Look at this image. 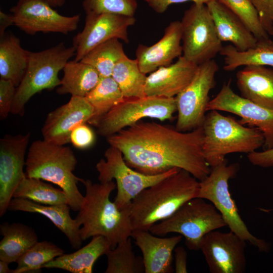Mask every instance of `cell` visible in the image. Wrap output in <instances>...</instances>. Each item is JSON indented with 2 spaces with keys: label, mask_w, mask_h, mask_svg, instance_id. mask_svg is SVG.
<instances>
[{
  "label": "cell",
  "mask_w": 273,
  "mask_h": 273,
  "mask_svg": "<svg viewBox=\"0 0 273 273\" xmlns=\"http://www.w3.org/2000/svg\"><path fill=\"white\" fill-rule=\"evenodd\" d=\"M272 36H273V35H272ZM272 45H273V40H272Z\"/></svg>",
  "instance_id": "7dc6e473"
},
{
  "label": "cell",
  "mask_w": 273,
  "mask_h": 273,
  "mask_svg": "<svg viewBox=\"0 0 273 273\" xmlns=\"http://www.w3.org/2000/svg\"><path fill=\"white\" fill-rule=\"evenodd\" d=\"M82 8L85 14L110 13L134 16L138 0H83Z\"/></svg>",
  "instance_id": "8d00e7d4"
},
{
  "label": "cell",
  "mask_w": 273,
  "mask_h": 273,
  "mask_svg": "<svg viewBox=\"0 0 273 273\" xmlns=\"http://www.w3.org/2000/svg\"><path fill=\"white\" fill-rule=\"evenodd\" d=\"M131 238L117 244L106 255L107 257L106 273L145 272L143 258L135 255Z\"/></svg>",
  "instance_id": "e575fe53"
},
{
  "label": "cell",
  "mask_w": 273,
  "mask_h": 273,
  "mask_svg": "<svg viewBox=\"0 0 273 273\" xmlns=\"http://www.w3.org/2000/svg\"><path fill=\"white\" fill-rule=\"evenodd\" d=\"M85 98L93 108V115L88 123L96 126L100 120L125 98L118 84L110 76L101 77Z\"/></svg>",
  "instance_id": "f546056e"
},
{
  "label": "cell",
  "mask_w": 273,
  "mask_h": 273,
  "mask_svg": "<svg viewBox=\"0 0 273 273\" xmlns=\"http://www.w3.org/2000/svg\"><path fill=\"white\" fill-rule=\"evenodd\" d=\"M183 56L199 65L213 59L223 46L206 4L194 3L180 21Z\"/></svg>",
  "instance_id": "30bf717a"
},
{
  "label": "cell",
  "mask_w": 273,
  "mask_h": 273,
  "mask_svg": "<svg viewBox=\"0 0 273 273\" xmlns=\"http://www.w3.org/2000/svg\"><path fill=\"white\" fill-rule=\"evenodd\" d=\"M53 8L60 7L64 5L65 0H47Z\"/></svg>",
  "instance_id": "bcb514c9"
},
{
  "label": "cell",
  "mask_w": 273,
  "mask_h": 273,
  "mask_svg": "<svg viewBox=\"0 0 273 273\" xmlns=\"http://www.w3.org/2000/svg\"><path fill=\"white\" fill-rule=\"evenodd\" d=\"M216 110L235 114L239 122L255 127L264 135V150L273 148V110L262 107L235 93L231 80L223 84L216 96L210 100L207 111Z\"/></svg>",
  "instance_id": "5bb4252c"
},
{
  "label": "cell",
  "mask_w": 273,
  "mask_h": 273,
  "mask_svg": "<svg viewBox=\"0 0 273 273\" xmlns=\"http://www.w3.org/2000/svg\"><path fill=\"white\" fill-rule=\"evenodd\" d=\"M64 254V250L51 242H37L17 261L13 273L41 272L47 263Z\"/></svg>",
  "instance_id": "836d02e7"
},
{
  "label": "cell",
  "mask_w": 273,
  "mask_h": 273,
  "mask_svg": "<svg viewBox=\"0 0 273 273\" xmlns=\"http://www.w3.org/2000/svg\"><path fill=\"white\" fill-rule=\"evenodd\" d=\"M174 271L176 273H187V253L183 246H177L174 249Z\"/></svg>",
  "instance_id": "7bdbcfd3"
},
{
  "label": "cell",
  "mask_w": 273,
  "mask_h": 273,
  "mask_svg": "<svg viewBox=\"0 0 273 273\" xmlns=\"http://www.w3.org/2000/svg\"><path fill=\"white\" fill-rule=\"evenodd\" d=\"M181 42L180 21H174L165 28L163 36L155 44L151 46L139 44L135 59L141 71L146 74L170 65L174 59L183 55Z\"/></svg>",
  "instance_id": "d6986e66"
},
{
  "label": "cell",
  "mask_w": 273,
  "mask_h": 273,
  "mask_svg": "<svg viewBox=\"0 0 273 273\" xmlns=\"http://www.w3.org/2000/svg\"><path fill=\"white\" fill-rule=\"evenodd\" d=\"M247 158L253 165L261 167L273 166V148L262 151H254L248 154Z\"/></svg>",
  "instance_id": "b9f144b4"
},
{
  "label": "cell",
  "mask_w": 273,
  "mask_h": 273,
  "mask_svg": "<svg viewBox=\"0 0 273 273\" xmlns=\"http://www.w3.org/2000/svg\"><path fill=\"white\" fill-rule=\"evenodd\" d=\"M218 70V66L214 59L199 65L191 82L175 97L177 130L189 131L202 125L210 101L209 94L215 85Z\"/></svg>",
  "instance_id": "7c38bea8"
},
{
  "label": "cell",
  "mask_w": 273,
  "mask_h": 273,
  "mask_svg": "<svg viewBox=\"0 0 273 273\" xmlns=\"http://www.w3.org/2000/svg\"><path fill=\"white\" fill-rule=\"evenodd\" d=\"M77 163L70 147L38 140L33 142L28 149L25 172L27 177L39 178L59 187L65 192L71 209L78 211L84 196L77 187L83 179L73 173Z\"/></svg>",
  "instance_id": "277c9868"
},
{
  "label": "cell",
  "mask_w": 273,
  "mask_h": 273,
  "mask_svg": "<svg viewBox=\"0 0 273 273\" xmlns=\"http://www.w3.org/2000/svg\"><path fill=\"white\" fill-rule=\"evenodd\" d=\"M260 23L269 35H273V0H250Z\"/></svg>",
  "instance_id": "f35d334b"
},
{
  "label": "cell",
  "mask_w": 273,
  "mask_h": 273,
  "mask_svg": "<svg viewBox=\"0 0 273 273\" xmlns=\"http://www.w3.org/2000/svg\"><path fill=\"white\" fill-rule=\"evenodd\" d=\"M119 40L112 38L97 46L80 61L93 66L101 77L111 76L116 64L126 55Z\"/></svg>",
  "instance_id": "d6a6232c"
},
{
  "label": "cell",
  "mask_w": 273,
  "mask_h": 273,
  "mask_svg": "<svg viewBox=\"0 0 273 273\" xmlns=\"http://www.w3.org/2000/svg\"><path fill=\"white\" fill-rule=\"evenodd\" d=\"M17 87L9 80L0 79V118L6 119L11 113Z\"/></svg>",
  "instance_id": "74e56055"
},
{
  "label": "cell",
  "mask_w": 273,
  "mask_h": 273,
  "mask_svg": "<svg viewBox=\"0 0 273 273\" xmlns=\"http://www.w3.org/2000/svg\"><path fill=\"white\" fill-rule=\"evenodd\" d=\"M85 194L82 205L75 218L80 226L81 239L102 236L110 242L111 249L131 237L133 231L130 218V208L119 209L110 199L116 184H93L83 179Z\"/></svg>",
  "instance_id": "3957f363"
},
{
  "label": "cell",
  "mask_w": 273,
  "mask_h": 273,
  "mask_svg": "<svg viewBox=\"0 0 273 273\" xmlns=\"http://www.w3.org/2000/svg\"><path fill=\"white\" fill-rule=\"evenodd\" d=\"M118 84L124 98L143 97L146 74L143 73L136 59H131L125 55L115 65L112 76Z\"/></svg>",
  "instance_id": "4dcf8cb0"
},
{
  "label": "cell",
  "mask_w": 273,
  "mask_h": 273,
  "mask_svg": "<svg viewBox=\"0 0 273 273\" xmlns=\"http://www.w3.org/2000/svg\"><path fill=\"white\" fill-rule=\"evenodd\" d=\"M106 140L122 152L129 166L145 174H159L176 168L201 181L211 171L203 155L202 126L184 132L167 125L139 121Z\"/></svg>",
  "instance_id": "6da1fadb"
},
{
  "label": "cell",
  "mask_w": 273,
  "mask_h": 273,
  "mask_svg": "<svg viewBox=\"0 0 273 273\" xmlns=\"http://www.w3.org/2000/svg\"><path fill=\"white\" fill-rule=\"evenodd\" d=\"M93 108L84 97L71 96L66 104L50 112L41 128L43 140L57 145L70 143V134L77 126L88 123Z\"/></svg>",
  "instance_id": "ac0fdd59"
},
{
  "label": "cell",
  "mask_w": 273,
  "mask_h": 273,
  "mask_svg": "<svg viewBox=\"0 0 273 273\" xmlns=\"http://www.w3.org/2000/svg\"><path fill=\"white\" fill-rule=\"evenodd\" d=\"M14 25L13 16L11 14H6L0 11V37H2L6 33V29Z\"/></svg>",
  "instance_id": "ee69618b"
},
{
  "label": "cell",
  "mask_w": 273,
  "mask_h": 273,
  "mask_svg": "<svg viewBox=\"0 0 273 273\" xmlns=\"http://www.w3.org/2000/svg\"><path fill=\"white\" fill-rule=\"evenodd\" d=\"M9 263L0 260V273H13V269L9 267Z\"/></svg>",
  "instance_id": "f6af8a7d"
},
{
  "label": "cell",
  "mask_w": 273,
  "mask_h": 273,
  "mask_svg": "<svg viewBox=\"0 0 273 273\" xmlns=\"http://www.w3.org/2000/svg\"><path fill=\"white\" fill-rule=\"evenodd\" d=\"M213 1H218L224 3L223 0H144L154 11L159 14L163 13L171 5L174 4L191 1L195 4L206 5L207 3Z\"/></svg>",
  "instance_id": "60d3db41"
},
{
  "label": "cell",
  "mask_w": 273,
  "mask_h": 273,
  "mask_svg": "<svg viewBox=\"0 0 273 273\" xmlns=\"http://www.w3.org/2000/svg\"><path fill=\"white\" fill-rule=\"evenodd\" d=\"M111 249L109 241L102 236L92 237L84 247L70 254H63L46 263L43 268H55L72 273H92L96 261Z\"/></svg>",
  "instance_id": "d4e9b609"
},
{
  "label": "cell",
  "mask_w": 273,
  "mask_h": 273,
  "mask_svg": "<svg viewBox=\"0 0 273 273\" xmlns=\"http://www.w3.org/2000/svg\"><path fill=\"white\" fill-rule=\"evenodd\" d=\"M136 21L134 16L110 13L86 14L82 30L73 37L76 49L74 60L80 61L97 46L112 38L129 42L128 28Z\"/></svg>",
  "instance_id": "2e32d148"
},
{
  "label": "cell",
  "mask_w": 273,
  "mask_h": 273,
  "mask_svg": "<svg viewBox=\"0 0 273 273\" xmlns=\"http://www.w3.org/2000/svg\"><path fill=\"white\" fill-rule=\"evenodd\" d=\"M225 226L222 215L211 203L196 197L186 202L169 217L154 224L149 231L158 236L169 233L180 235L188 249L198 251L205 235Z\"/></svg>",
  "instance_id": "52a82bcc"
},
{
  "label": "cell",
  "mask_w": 273,
  "mask_h": 273,
  "mask_svg": "<svg viewBox=\"0 0 273 273\" xmlns=\"http://www.w3.org/2000/svg\"><path fill=\"white\" fill-rule=\"evenodd\" d=\"M104 157L96 165L98 179L100 183L115 180L117 192L114 202L120 210L129 208L133 199L143 190L179 169L174 168L157 175L143 174L129 166L122 152L111 146L105 152Z\"/></svg>",
  "instance_id": "9c48e42d"
},
{
  "label": "cell",
  "mask_w": 273,
  "mask_h": 273,
  "mask_svg": "<svg viewBox=\"0 0 273 273\" xmlns=\"http://www.w3.org/2000/svg\"><path fill=\"white\" fill-rule=\"evenodd\" d=\"M64 75L56 92L59 95L85 97L97 85L101 76L91 65L74 60L68 61L63 69Z\"/></svg>",
  "instance_id": "83f0119b"
},
{
  "label": "cell",
  "mask_w": 273,
  "mask_h": 273,
  "mask_svg": "<svg viewBox=\"0 0 273 273\" xmlns=\"http://www.w3.org/2000/svg\"><path fill=\"white\" fill-rule=\"evenodd\" d=\"M199 189L198 179L189 172L179 169L144 189L130 205L133 231H149L154 224L169 217L186 202L197 197Z\"/></svg>",
  "instance_id": "7a4b0ae2"
},
{
  "label": "cell",
  "mask_w": 273,
  "mask_h": 273,
  "mask_svg": "<svg viewBox=\"0 0 273 273\" xmlns=\"http://www.w3.org/2000/svg\"><path fill=\"white\" fill-rule=\"evenodd\" d=\"M70 143L79 149H85L94 144L95 136L93 130L86 123L75 127L70 134Z\"/></svg>",
  "instance_id": "ab89813d"
},
{
  "label": "cell",
  "mask_w": 273,
  "mask_h": 273,
  "mask_svg": "<svg viewBox=\"0 0 273 273\" xmlns=\"http://www.w3.org/2000/svg\"><path fill=\"white\" fill-rule=\"evenodd\" d=\"M219 54L223 57V69L226 71L248 65L273 67V45L270 38L258 40L255 47L244 51L228 44L223 47Z\"/></svg>",
  "instance_id": "f1b7e54d"
},
{
  "label": "cell",
  "mask_w": 273,
  "mask_h": 273,
  "mask_svg": "<svg viewBox=\"0 0 273 273\" xmlns=\"http://www.w3.org/2000/svg\"><path fill=\"white\" fill-rule=\"evenodd\" d=\"M241 96L262 107L273 110V68L245 66L236 74Z\"/></svg>",
  "instance_id": "cb8c5ba5"
},
{
  "label": "cell",
  "mask_w": 273,
  "mask_h": 273,
  "mask_svg": "<svg viewBox=\"0 0 273 273\" xmlns=\"http://www.w3.org/2000/svg\"><path fill=\"white\" fill-rule=\"evenodd\" d=\"M76 55V49L61 42L37 52H30L28 67L17 87L11 113L23 116L26 103L36 94L61 84L59 73Z\"/></svg>",
  "instance_id": "8992f818"
},
{
  "label": "cell",
  "mask_w": 273,
  "mask_h": 273,
  "mask_svg": "<svg viewBox=\"0 0 273 273\" xmlns=\"http://www.w3.org/2000/svg\"><path fill=\"white\" fill-rule=\"evenodd\" d=\"M239 168L238 163L228 164L225 160L211 168L209 174L200 181L197 197L211 202L219 212L230 231L260 251H267L269 245L253 236L241 217L235 201L229 189V181L234 178Z\"/></svg>",
  "instance_id": "ba28073f"
},
{
  "label": "cell",
  "mask_w": 273,
  "mask_h": 273,
  "mask_svg": "<svg viewBox=\"0 0 273 273\" xmlns=\"http://www.w3.org/2000/svg\"><path fill=\"white\" fill-rule=\"evenodd\" d=\"M202 126L203 155L211 168L223 162L228 154H248L264 145V135L258 129L245 126L218 111H208Z\"/></svg>",
  "instance_id": "5b68a950"
},
{
  "label": "cell",
  "mask_w": 273,
  "mask_h": 273,
  "mask_svg": "<svg viewBox=\"0 0 273 273\" xmlns=\"http://www.w3.org/2000/svg\"><path fill=\"white\" fill-rule=\"evenodd\" d=\"M131 237L141 250L145 273H170L173 251L181 241L180 235L167 238L155 235L150 231L133 230Z\"/></svg>",
  "instance_id": "44dd1931"
},
{
  "label": "cell",
  "mask_w": 273,
  "mask_h": 273,
  "mask_svg": "<svg viewBox=\"0 0 273 273\" xmlns=\"http://www.w3.org/2000/svg\"><path fill=\"white\" fill-rule=\"evenodd\" d=\"M220 40L231 42L238 50L255 47L258 40L244 22L224 3L211 1L206 4Z\"/></svg>",
  "instance_id": "7402d4cb"
},
{
  "label": "cell",
  "mask_w": 273,
  "mask_h": 273,
  "mask_svg": "<svg viewBox=\"0 0 273 273\" xmlns=\"http://www.w3.org/2000/svg\"><path fill=\"white\" fill-rule=\"evenodd\" d=\"M29 54L21 47L18 37L5 33L0 37L1 78L12 81L17 87L26 72Z\"/></svg>",
  "instance_id": "484cf974"
},
{
  "label": "cell",
  "mask_w": 273,
  "mask_h": 273,
  "mask_svg": "<svg viewBox=\"0 0 273 273\" xmlns=\"http://www.w3.org/2000/svg\"><path fill=\"white\" fill-rule=\"evenodd\" d=\"M224 4L247 25L258 40L269 39L262 27L257 13L250 0H223Z\"/></svg>",
  "instance_id": "d590c367"
},
{
  "label": "cell",
  "mask_w": 273,
  "mask_h": 273,
  "mask_svg": "<svg viewBox=\"0 0 273 273\" xmlns=\"http://www.w3.org/2000/svg\"><path fill=\"white\" fill-rule=\"evenodd\" d=\"M198 66L181 56L175 63L159 68L147 77L146 96L176 97L191 82Z\"/></svg>",
  "instance_id": "ffe728a7"
},
{
  "label": "cell",
  "mask_w": 273,
  "mask_h": 273,
  "mask_svg": "<svg viewBox=\"0 0 273 273\" xmlns=\"http://www.w3.org/2000/svg\"><path fill=\"white\" fill-rule=\"evenodd\" d=\"M0 260L9 264L17 260L38 242V237L31 227L20 222H5L0 225Z\"/></svg>",
  "instance_id": "4316f807"
},
{
  "label": "cell",
  "mask_w": 273,
  "mask_h": 273,
  "mask_svg": "<svg viewBox=\"0 0 273 273\" xmlns=\"http://www.w3.org/2000/svg\"><path fill=\"white\" fill-rule=\"evenodd\" d=\"M31 137L25 134H6L0 140V216L8 210L16 189L26 176L23 168Z\"/></svg>",
  "instance_id": "e0dca14e"
},
{
  "label": "cell",
  "mask_w": 273,
  "mask_h": 273,
  "mask_svg": "<svg viewBox=\"0 0 273 273\" xmlns=\"http://www.w3.org/2000/svg\"><path fill=\"white\" fill-rule=\"evenodd\" d=\"M70 209L67 204L44 205L18 198H13L8 206L10 211L37 213L47 217L65 235L71 247L78 249L83 241L79 233L80 226L75 218L71 217Z\"/></svg>",
  "instance_id": "603a6c76"
},
{
  "label": "cell",
  "mask_w": 273,
  "mask_h": 273,
  "mask_svg": "<svg viewBox=\"0 0 273 273\" xmlns=\"http://www.w3.org/2000/svg\"><path fill=\"white\" fill-rule=\"evenodd\" d=\"M14 25L29 35L38 32L65 35L77 29L80 15L65 16L53 9L47 0H18L10 9Z\"/></svg>",
  "instance_id": "4fadbf2b"
},
{
  "label": "cell",
  "mask_w": 273,
  "mask_h": 273,
  "mask_svg": "<svg viewBox=\"0 0 273 273\" xmlns=\"http://www.w3.org/2000/svg\"><path fill=\"white\" fill-rule=\"evenodd\" d=\"M13 198H23L44 205L67 204L65 192L39 178L26 176L19 184Z\"/></svg>",
  "instance_id": "1f68e13d"
},
{
  "label": "cell",
  "mask_w": 273,
  "mask_h": 273,
  "mask_svg": "<svg viewBox=\"0 0 273 273\" xmlns=\"http://www.w3.org/2000/svg\"><path fill=\"white\" fill-rule=\"evenodd\" d=\"M247 242L235 233L212 231L202 238L200 250L211 273H243Z\"/></svg>",
  "instance_id": "9a60e30c"
},
{
  "label": "cell",
  "mask_w": 273,
  "mask_h": 273,
  "mask_svg": "<svg viewBox=\"0 0 273 273\" xmlns=\"http://www.w3.org/2000/svg\"><path fill=\"white\" fill-rule=\"evenodd\" d=\"M176 111L175 97L145 96L125 98L100 120L96 125L97 133L107 138L144 118L161 121L171 119Z\"/></svg>",
  "instance_id": "8fae6325"
}]
</instances>
